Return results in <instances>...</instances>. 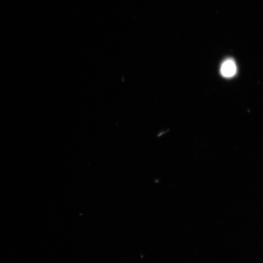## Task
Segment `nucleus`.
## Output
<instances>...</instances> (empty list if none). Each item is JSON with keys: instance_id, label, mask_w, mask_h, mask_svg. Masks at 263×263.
Returning a JSON list of instances; mask_svg holds the SVG:
<instances>
[{"instance_id": "1", "label": "nucleus", "mask_w": 263, "mask_h": 263, "mask_svg": "<svg viewBox=\"0 0 263 263\" xmlns=\"http://www.w3.org/2000/svg\"><path fill=\"white\" fill-rule=\"evenodd\" d=\"M237 71V67L232 59H227L223 62L221 67V73L223 77L230 78L234 77Z\"/></svg>"}]
</instances>
